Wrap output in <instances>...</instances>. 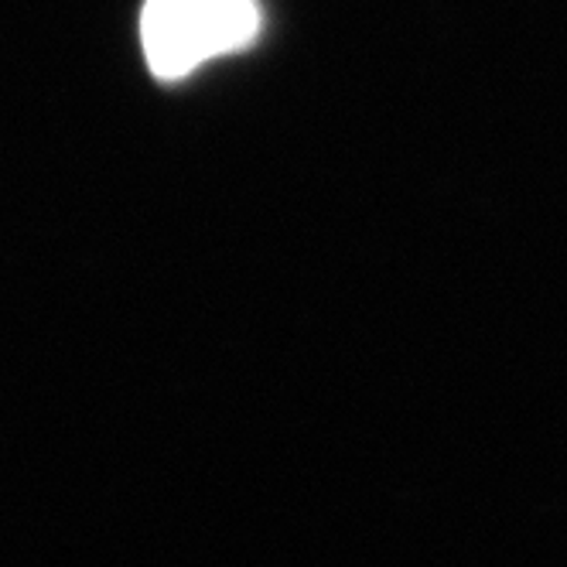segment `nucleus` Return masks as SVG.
<instances>
[{
  "label": "nucleus",
  "mask_w": 567,
  "mask_h": 567,
  "mask_svg": "<svg viewBox=\"0 0 567 567\" xmlns=\"http://www.w3.org/2000/svg\"><path fill=\"white\" fill-rule=\"evenodd\" d=\"M254 0H147L141 42L157 79H182L202 62L254 42Z\"/></svg>",
  "instance_id": "1"
}]
</instances>
